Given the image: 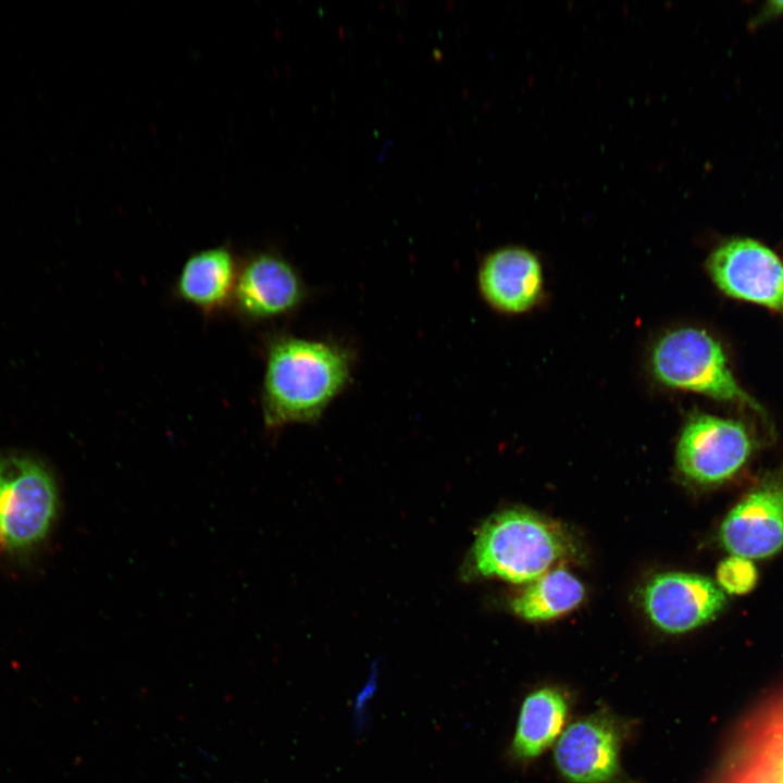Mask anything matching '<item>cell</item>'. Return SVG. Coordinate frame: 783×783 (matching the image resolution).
Segmentation results:
<instances>
[{
	"instance_id": "cell-1",
	"label": "cell",
	"mask_w": 783,
	"mask_h": 783,
	"mask_svg": "<svg viewBox=\"0 0 783 783\" xmlns=\"http://www.w3.org/2000/svg\"><path fill=\"white\" fill-rule=\"evenodd\" d=\"M264 360L261 409L268 432L319 420L346 387L352 365L346 348L287 334L266 339Z\"/></svg>"
},
{
	"instance_id": "cell-2",
	"label": "cell",
	"mask_w": 783,
	"mask_h": 783,
	"mask_svg": "<svg viewBox=\"0 0 783 783\" xmlns=\"http://www.w3.org/2000/svg\"><path fill=\"white\" fill-rule=\"evenodd\" d=\"M569 549L570 542L557 524L524 510H507L481 526L470 564L480 576L533 582Z\"/></svg>"
},
{
	"instance_id": "cell-3",
	"label": "cell",
	"mask_w": 783,
	"mask_h": 783,
	"mask_svg": "<svg viewBox=\"0 0 783 783\" xmlns=\"http://www.w3.org/2000/svg\"><path fill=\"white\" fill-rule=\"evenodd\" d=\"M59 495L54 477L37 457L0 452V542L26 549L41 542L55 520Z\"/></svg>"
},
{
	"instance_id": "cell-4",
	"label": "cell",
	"mask_w": 783,
	"mask_h": 783,
	"mask_svg": "<svg viewBox=\"0 0 783 783\" xmlns=\"http://www.w3.org/2000/svg\"><path fill=\"white\" fill-rule=\"evenodd\" d=\"M651 364L656 377L668 386L759 410L738 386L720 344L706 332L680 328L666 334L654 348Z\"/></svg>"
},
{
	"instance_id": "cell-5",
	"label": "cell",
	"mask_w": 783,
	"mask_h": 783,
	"mask_svg": "<svg viewBox=\"0 0 783 783\" xmlns=\"http://www.w3.org/2000/svg\"><path fill=\"white\" fill-rule=\"evenodd\" d=\"M751 450V438L741 422L696 414L681 433L676 463L693 482L716 485L733 477L747 462Z\"/></svg>"
},
{
	"instance_id": "cell-6",
	"label": "cell",
	"mask_w": 783,
	"mask_h": 783,
	"mask_svg": "<svg viewBox=\"0 0 783 783\" xmlns=\"http://www.w3.org/2000/svg\"><path fill=\"white\" fill-rule=\"evenodd\" d=\"M295 266L277 252L258 251L239 263L231 311L247 323H261L294 312L306 298Z\"/></svg>"
},
{
	"instance_id": "cell-7",
	"label": "cell",
	"mask_w": 783,
	"mask_h": 783,
	"mask_svg": "<svg viewBox=\"0 0 783 783\" xmlns=\"http://www.w3.org/2000/svg\"><path fill=\"white\" fill-rule=\"evenodd\" d=\"M623 728L602 711L568 725L557 739L554 761L569 783H614L621 775Z\"/></svg>"
},
{
	"instance_id": "cell-8",
	"label": "cell",
	"mask_w": 783,
	"mask_h": 783,
	"mask_svg": "<svg viewBox=\"0 0 783 783\" xmlns=\"http://www.w3.org/2000/svg\"><path fill=\"white\" fill-rule=\"evenodd\" d=\"M707 269L726 295L783 312V263L750 238H733L714 249Z\"/></svg>"
},
{
	"instance_id": "cell-9",
	"label": "cell",
	"mask_w": 783,
	"mask_h": 783,
	"mask_svg": "<svg viewBox=\"0 0 783 783\" xmlns=\"http://www.w3.org/2000/svg\"><path fill=\"white\" fill-rule=\"evenodd\" d=\"M720 539L726 550L761 559L783 547V472L763 477L724 518Z\"/></svg>"
},
{
	"instance_id": "cell-10",
	"label": "cell",
	"mask_w": 783,
	"mask_h": 783,
	"mask_svg": "<svg viewBox=\"0 0 783 783\" xmlns=\"http://www.w3.org/2000/svg\"><path fill=\"white\" fill-rule=\"evenodd\" d=\"M645 612L660 630L684 633L714 619L725 595L706 576L671 572L655 576L643 593Z\"/></svg>"
},
{
	"instance_id": "cell-11",
	"label": "cell",
	"mask_w": 783,
	"mask_h": 783,
	"mask_svg": "<svg viewBox=\"0 0 783 783\" xmlns=\"http://www.w3.org/2000/svg\"><path fill=\"white\" fill-rule=\"evenodd\" d=\"M543 286L542 268L531 251L504 247L485 257L478 270V287L488 304L506 313L529 310Z\"/></svg>"
},
{
	"instance_id": "cell-12",
	"label": "cell",
	"mask_w": 783,
	"mask_h": 783,
	"mask_svg": "<svg viewBox=\"0 0 783 783\" xmlns=\"http://www.w3.org/2000/svg\"><path fill=\"white\" fill-rule=\"evenodd\" d=\"M239 263L228 246L190 254L174 284V296L207 316L231 311Z\"/></svg>"
},
{
	"instance_id": "cell-13",
	"label": "cell",
	"mask_w": 783,
	"mask_h": 783,
	"mask_svg": "<svg viewBox=\"0 0 783 783\" xmlns=\"http://www.w3.org/2000/svg\"><path fill=\"white\" fill-rule=\"evenodd\" d=\"M723 783H783V695L750 723Z\"/></svg>"
},
{
	"instance_id": "cell-14",
	"label": "cell",
	"mask_w": 783,
	"mask_h": 783,
	"mask_svg": "<svg viewBox=\"0 0 783 783\" xmlns=\"http://www.w3.org/2000/svg\"><path fill=\"white\" fill-rule=\"evenodd\" d=\"M569 710V697L558 687L545 686L526 695L520 708L509 757L527 762L543 755L561 735Z\"/></svg>"
},
{
	"instance_id": "cell-15",
	"label": "cell",
	"mask_w": 783,
	"mask_h": 783,
	"mask_svg": "<svg viewBox=\"0 0 783 783\" xmlns=\"http://www.w3.org/2000/svg\"><path fill=\"white\" fill-rule=\"evenodd\" d=\"M584 597L581 582L566 570H552L534 580L511 604L527 621H545L574 609Z\"/></svg>"
},
{
	"instance_id": "cell-16",
	"label": "cell",
	"mask_w": 783,
	"mask_h": 783,
	"mask_svg": "<svg viewBox=\"0 0 783 783\" xmlns=\"http://www.w3.org/2000/svg\"><path fill=\"white\" fill-rule=\"evenodd\" d=\"M757 570L753 562L739 556L723 560L717 570L719 586L731 594H745L757 583Z\"/></svg>"
},
{
	"instance_id": "cell-17",
	"label": "cell",
	"mask_w": 783,
	"mask_h": 783,
	"mask_svg": "<svg viewBox=\"0 0 783 783\" xmlns=\"http://www.w3.org/2000/svg\"><path fill=\"white\" fill-rule=\"evenodd\" d=\"M783 13V1H770L760 11L756 22H761Z\"/></svg>"
}]
</instances>
